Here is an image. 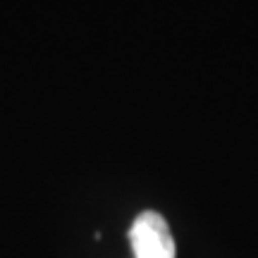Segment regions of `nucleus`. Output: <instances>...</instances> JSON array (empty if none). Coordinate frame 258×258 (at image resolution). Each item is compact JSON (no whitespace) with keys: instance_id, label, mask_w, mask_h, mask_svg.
<instances>
[{"instance_id":"obj_1","label":"nucleus","mask_w":258,"mask_h":258,"mask_svg":"<svg viewBox=\"0 0 258 258\" xmlns=\"http://www.w3.org/2000/svg\"><path fill=\"white\" fill-rule=\"evenodd\" d=\"M132 251L137 258H175L177 246L167 220L156 211H144L137 215L129 230Z\"/></svg>"}]
</instances>
